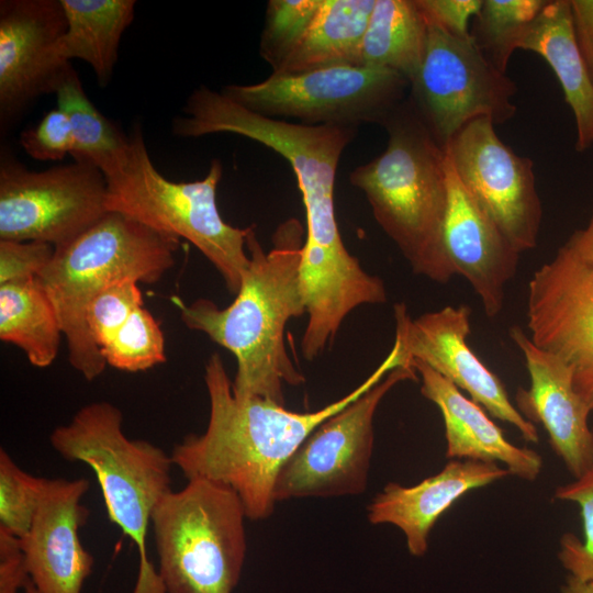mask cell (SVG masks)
I'll return each instance as SVG.
<instances>
[{
  "mask_svg": "<svg viewBox=\"0 0 593 593\" xmlns=\"http://www.w3.org/2000/svg\"><path fill=\"white\" fill-rule=\"evenodd\" d=\"M191 124L199 137L232 133L256 141L291 166L306 217L300 280L307 323L301 353L306 360L317 358L355 309L388 301L382 279L363 270L345 247L335 217L336 171L357 127L306 125L264 116L212 89L197 99Z\"/></svg>",
  "mask_w": 593,
  "mask_h": 593,
  "instance_id": "obj_1",
  "label": "cell"
},
{
  "mask_svg": "<svg viewBox=\"0 0 593 593\" xmlns=\"http://www.w3.org/2000/svg\"><path fill=\"white\" fill-rule=\"evenodd\" d=\"M399 367L392 348L381 365L356 389L314 412H293L261 396L238 398L219 353L208 359L204 382L210 416L203 434H190L170 457L184 477L203 478L230 486L246 516L268 518L275 510L278 474L300 445L327 418Z\"/></svg>",
  "mask_w": 593,
  "mask_h": 593,
  "instance_id": "obj_2",
  "label": "cell"
},
{
  "mask_svg": "<svg viewBox=\"0 0 593 593\" xmlns=\"http://www.w3.org/2000/svg\"><path fill=\"white\" fill-rule=\"evenodd\" d=\"M305 231L298 219L279 224L272 248L265 251L255 225L246 247L249 266L234 301L224 309L209 299L176 300L182 323L230 350L237 360L232 389L238 398L261 396L283 405V385L304 377L290 359L284 331L289 320L306 313L300 280Z\"/></svg>",
  "mask_w": 593,
  "mask_h": 593,
  "instance_id": "obj_3",
  "label": "cell"
},
{
  "mask_svg": "<svg viewBox=\"0 0 593 593\" xmlns=\"http://www.w3.org/2000/svg\"><path fill=\"white\" fill-rule=\"evenodd\" d=\"M385 149L356 167L350 183L363 192L374 220L412 271L438 283L456 273L443 232L448 204L446 150L406 98L382 124Z\"/></svg>",
  "mask_w": 593,
  "mask_h": 593,
  "instance_id": "obj_4",
  "label": "cell"
},
{
  "mask_svg": "<svg viewBox=\"0 0 593 593\" xmlns=\"http://www.w3.org/2000/svg\"><path fill=\"white\" fill-rule=\"evenodd\" d=\"M179 244L176 236L109 211L78 237L55 248L37 280L56 311L69 363L87 381L107 367L87 326L90 302L120 280L159 281L174 267Z\"/></svg>",
  "mask_w": 593,
  "mask_h": 593,
  "instance_id": "obj_5",
  "label": "cell"
},
{
  "mask_svg": "<svg viewBox=\"0 0 593 593\" xmlns=\"http://www.w3.org/2000/svg\"><path fill=\"white\" fill-rule=\"evenodd\" d=\"M123 414L107 401L83 405L49 436L68 461L88 465L100 485L111 522L136 547L138 573L132 593H167L147 550V534L158 502L171 490L170 455L123 432Z\"/></svg>",
  "mask_w": 593,
  "mask_h": 593,
  "instance_id": "obj_6",
  "label": "cell"
},
{
  "mask_svg": "<svg viewBox=\"0 0 593 593\" xmlns=\"http://www.w3.org/2000/svg\"><path fill=\"white\" fill-rule=\"evenodd\" d=\"M109 211L125 214L156 231L194 245L236 294L249 266L246 238L251 226L235 227L219 211L216 191L223 175L214 159L203 179L175 182L152 161L139 126L128 135L122 156L104 174Z\"/></svg>",
  "mask_w": 593,
  "mask_h": 593,
  "instance_id": "obj_7",
  "label": "cell"
},
{
  "mask_svg": "<svg viewBox=\"0 0 593 593\" xmlns=\"http://www.w3.org/2000/svg\"><path fill=\"white\" fill-rule=\"evenodd\" d=\"M245 508L227 485L189 479L156 505L152 523L167 593H233L246 557Z\"/></svg>",
  "mask_w": 593,
  "mask_h": 593,
  "instance_id": "obj_8",
  "label": "cell"
},
{
  "mask_svg": "<svg viewBox=\"0 0 593 593\" xmlns=\"http://www.w3.org/2000/svg\"><path fill=\"white\" fill-rule=\"evenodd\" d=\"M410 81L387 68L345 65L289 75L271 74L249 85H226L221 93L268 118L306 125H382L406 99Z\"/></svg>",
  "mask_w": 593,
  "mask_h": 593,
  "instance_id": "obj_9",
  "label": "cell"
},
{
  "mask_svg": "<svg viewBox=\"0 0 593 593\" xmlns=\"http://www.w3.org/2000/svg\"><path fill=\"white\" fill-rule=\"evenodd\" d=\"M516 92V83L486 59L472 38L428 25L425 54L410 82L409 99L441 147L475 119L494 124L511 120L517 111Z\"/></svg>",
  "mask_w": 593,
  "mask_h": 593,
  "instance_id": "obj_10",
  "label": "cell"
},
{
  "mask_svg": "<svg viewBox=\"0 0 593 593\" xmlns=\"http://www.w3.org/2000/svg\"><path fill=\"white\" fill-rule=\"evenodd\" d=\"M107 195V179L91 164L30 170L2 153L0 239L66 245L109 212Z\"/></svg>",
  "mask_w": 593,
  "mask_h": 593,
  "instance_id": "obj_11",
  "label": "cell"
},
{
  "mask_svg": "<svg viewBox=\"0 0 593 593\" xmlns=\"http://www.w3.org/2000/svg\"><path fill=\"white\" fill-rule=\"evenodd\" d=\"M406 380H417L413 365L392 369L317 426L281 468L275 485L276 502L365 492L374 443V414L387 393Z\"/></svg>",
  "mask_w": 593,
  "mask_h": 593,
  "instance_id": "obj_12",
  "label": "cell"
},
{
  "mask_svg": "<svg viewBox=\"0 0 593 593\" xmlns=\"http://www.w3.org/2000/svg\"><path fill=\"white\" fill-rule=\"evenodd\" d=\"M480 118L467 123L445 147L461 184L522 254L537 246L542 205L534 161L517 155Z\"/></svg>",
  "mask_w": 593,
  "mask_h": 593,
  "instance_id": "obj_13",
  "label": "cell"
},
{
  "mask_svg": "<svg viewBox=\"0 0 593 593\" xmlns=\"http://www.w3.org/2000/svg\"><path fill=\"white\" fill-rule=\"evenodd\" d=\"M394 344L402 365L422 361L455 384L493 417L513 425L528 443H538L535 424L510 400L502 380L468 345L471 310L447 305L412 318L404 303L393 306Z\"/></svg>",
  "mask_w": 593,
  "mask_h": 593,
  "instance_id": "obj_14",
  "label": "cell"
},
{
  "mask_svg": "<svg viewBox=\"0 0 593 593\" xmlns=\"http://www.w3.org/2000/svg\"><path fill=\"white\" fill-rule=\"evenodd\" d=\"M530 340L561 359L593 412V264L564 245L528 282Z\"/></svg>",
  "mask_w": 593,
  "mask_h": 593,
  "instance_id": "obj_15",
  "label": "cell"
},
{
  "mask_svg": "<svg viewBox=\"0 0 593 593\" xmlns=\"http://www.w3.org/2000/svg\"><path fill=\"white\" fill-rule=\"evenodd\" d=\"M67 27L60 0L0 2V125L8 128L37 98L55 93L70 63L57 55Z\"/></svg>",
  "mask_w": 593,
  "mask_h": 593,
  "instance_id": "obj_16",
  "label": "cell"
},
{
  "mask_svg": "<svg viewBox=\"0 0 593 593\" xmlns=\"http://www.w3.org/2000/svg\"><path fill=\"white\" fill-rule=\"evenodd\" d=\"M508 335L522 351L530 379L528 389H517L515 406L527 421L545 427L551 449L573 479L580 478L593 468L592 411L574 388L572 370L537 347L519 325Z\"/></svg>",
  "mask_w": 593,
  "mask_h": 593,
  "instance_id": "obj_17",
  "label": "cell"
},
{
  "mask_svg": "<svg viewBox=\"0 0 593 593\" xmlns=\"http://www.w3.org/2000/svg\"><path fill=\"white\" fill-rule=\"evenodd\" d=\"M88 479H45L27 535L20 539L30 579L40 593H81L94 558L83 548L79 528L89 511L80 501Z\"/></svg>",
  "mask_w": 593,
  "mask_h": 593,
  "instance_id": "obj_18",
  "label": "cell"
},
{
  "mask_svg": "<svg viewBox=\"0 0 593 593\" xmlns=\"http://www.w3.org/2000/svg\"><path fill=\"white\" fill-rule=\"evenodd\" d=\"M448 204L444 247L456 275L467 279L488 317L503 309L505 287L517 272L521 253L461 184L446 154Z\"/></svg>",
  "mask_w": 593,
  "mask_h": 593,
  "instance_id": "obj_19",
  "label": "cell"
},
{
  "mask_svg": "<svg viewBox=\"0 0 593 593\" xmlns=\"http://www.w3.org/2000/svg\"><path fill=\"white\" fill-rule=\"evenodd\" d=\"M510 475L497 463L451 459L436 474L412 486L388 483L367 507L373 525L390 524L405 536L409 552L422 557L439 517L468 492Z\"/></svg>",
  "mask_w": 593,
  "mask_h": 593,
  "instance_id": "obj_20",
  "label": "cell"
},
{
  "mask_svg": "<svg viewBox=\"0 0 593 593\" xmlns=\"http://www.w3.org/2000/svg\"><path fill=\"white\" fill-rule=\"evenodd\" d=\"M412 365L421 377L422 395L441 413L447 458L500 463L529 482L538 478L542 459L537 451L512 444L481 405L427 365Z\"/></svg>",
  "mask_w": 593,
  "mask_h": 593,
  "instance_id": "obj_21",
  "label": "cell"
},
{
  "mask_svg": "<svg viewBox=\"0 0 593 593\" xmlns=\"http://www.w3.org/2000/svg\"><path fill=\"white\" fill-rule=\"evenodd\" d=\"M518 49L539 55L551 68L575 122V150L593 145V82L579 51L570 0H547Z\"/></svg>",
  "mask_w": 593,
  "mask_h": 593,
  "instance_id": "obj_22",
  "label": "cell"
},
{
  "mask_svg": "<svg viewBox=\"0 0 593 593\" xmlns=\"http://www.w3.org/2000/svg\"><path fill=\"white\" fill-rule=\"evenodd\" d=\"M376 0H323L301 41L271 74L360 65L362 40Z\"/></svg>",
  "mask_w": 593,
  "mask_h": 593,
  "instance_id": "obj_23",
  "label": "cell"
},
{
  "mask_svg": "<svg viewBox=\"0 0 593 593\" xmlns=\"http://www.w3.org/2000/svg\"><path fill=\"white\" fill-rule=\"evenodd\" d=\"M67 27L57 44L58 57L86 61L100 87L113 75L123 33L135 15V0H60Z\"/></svg>",
  "mask_w": 593,
  "mask_h": 593,
  "instance_id": "obj_24",
  "label": "cell"
},
{
  "mask_svg": "<svg viewBox=\"0 0 593 593\" xmlns=\"http://www.w3.org/2000/svg\"><path fill=\"white\" fill-rule=\"evenodd\" d=\"M427 33L416 0H376L359 64L391 69L411 82L423 60Z\"/></svg>",
  "mask_w": 593,
  "mask_h": 593,
  "instance_id": "obj_25",
  "label": "cell"
},
{
  "mask_svg": "<svg viewBox=\"0 0 593 593\" xmlns=\"http://www.w3.org/2000/svg\"><path fill=\"white\" fill-rule=\"evenodd\" d=\"M63 331L37 278L0 284V339L21 349L31 365L49 367L58 356Z\"/></svg>",
  "mask_w": 593,
  "mask_h": 593,
  "instance_id": "obj_26",
  "label": "cell"
},
{
  "mask_svg": "<svg viewBox=\"0 0 593 593\" xmlns=\"http://www.w3.org/2000/svg\"><path fill=\"white\" fill-rule=\"evenodd\" d=\"M55 94L57 108L67 115L71 126L70 156L104 174L126 149L128 136L90 101L74 67L67 71Z\"/></svg>",
  "mask_w": 593,
  "mask_h": 593,
  "instance_id": "obj_27",
  "label": "cell"
},
{
  "mask_svg": "<svg viewBox=\"0 0 593 593\" xmlns=\"http://www.w3.org/2000/svg\"><path fill=\"white\" fill-rule=\"evenodd\" d=\"M547 0H483L471 38L486 59L506 72L513 53Z\"/></svg>",
  "mask_w": 593,
  "mask_h": 593,
  "instance_id": "obj_28",
  "label": "cell"
},
{
  "mask_svg": "<svg viewBox=\"0 0 593 593\" xmlns=\"http://www.w3.org/2000/svg\"><path fill=\"white\" fill-rule=\"evenodd\" d=\"M111 367L137 372L165 362V337L158 321L143 305L136 309L101 348Z\"/></svg>",
  "mask_w": 593,
  "mask_h": 593,
  "instance_id": "obj_29",
  "label": "cell"
},
{
  "mask_svg": "<svg viewBox=\"0 0 593 593\" xmlns=\"http://www.w3.org/2000/svg\"><path fill=\"white\" fill-rule=\"evenodd\" d=\"M323 0H270L259 41V54L275 70L303 37Z\"/></svg>",
  "mask_w": 593,
  "mask_h": 593,
  "instance_id": "obj_30",
  "label": "cell"
},
{
  "mask_svg": "<svg viewBox=\"0 0 593 593\" xmlns=\"http://www.w3.org/2000/svg\"><path fill=\"white\" fill-rule=\"evenodd\" d=\"M553 496L579 506L583 528L582 539L572 533L561 536L559 561L569 577L593 581V468L572 482L559 485Z\"/></svg>",
  "mask_w": 593,
  "mask_h": 593,
  "instance_id": "obj_31",
  "label": "cell"
},
{
  "mask_svg": "<svg viewBox=\"0 0 593 593\" xmlns=\"http://www.w3.org/2000/svg\"><path fill=\"white\" fill-rule=\"evenodd\" d=\"M45 478L21 469L3 448L0 449V527L24 538L37 511Z\"/></svg>",
  "mask_w": 593,
  "mask_h": 593,
  "instance_id": "obj_32",
  "label": "cell"
},
{
  "mask_svg": "<svg viewBox=\"0 0 593 593\" xmlns=\"http://www.w3.org/2000/svg\"><path fill=\"white\" fill-rule=\"evenodd\" d=\"M142 305L138 282L132 279L112 283L90 302L86 313L87 326L100 350Z\"/></svg>",
  "mask_w": 593,
  "mask_h": 593,
  "instance_id": "obj_33",
  "label": "cell"
},
{
  "mask_svg": "<svg viewBox=\"0 0 593 593\" xmlns=\"http://www.w3.org/2000/svg\"><path fill=\"white\" fill-rule=\"evenodd\" d=\"M20 145L37 160H61L72 152V131L67 115L58 108L48 111L33 127L21 133Z\"/></svg>",
  "mask_w": 593,
  "mask_h": 593,
  "instance_id": "obj_34",
  "label": "cell"
},
{
  "mask_svg": "<svg viewBox=\"0 0 593 593\" xmlns=\"http://www.w3.org/2000/svg\"><path fill=\"white\" fill-rule=\"evenodd\" d=\"M54 253L55 247L44 242L0 239V284L37 278Z\"/></svg>",
  "mask_w": 593,
  "mask_h": 593,
  "instance_id": "obj_35",
  "label": "cell"
},
{
  "mask_svg": "<svg viewBox=\"0 0 593 593\" xmlns=\"http://www.w3.org/2000/svg\"><path fill=\"white\" fill-rule=\"evenodd\" d=\"M483 0H416L428 25L459 37L471 38L469 23Z\"/></svg>",
  "mask_w": 593,
  "mask_h": 593,
  "instance_id": "obj_36",
  "label": "cell"
},
{
  "mask_svg": "<svg viewBox=\"0 0 593 593\" xmlns=\"http://www.w3.org/2000/svg\"><path fill=\"white\" fill-rule=\"evenodd\" d=\"M29 580L20 538L0 527V593H19Z\"/></svg>",
  "mask_w": 593,
  "mask_h": 593,
  "instance_id": "obj_37",
  "label": "cell"
},
{
  "mask_svg": "<svg viewBox=\"0 0 593 593\" xmlns=\"http://www.w3.org/2000/svg\"><path fill=\"white\" fill-rule=\"evenodd\" d=\"M579 51L593 82V0H570Z\"/></svg>",
  "mask_w": 593,
  "mask_h": 593,
  "instance_id": "obj_38",
  "label": "cell"
},
{
  "mask_svg": "<svg viewBox=\"0 0 593 593\" xmlns=\"http://www.w3.org/2000/svg\"><path fill=\"white\" fill-rule=\"evenodd\" d=\"M564 246L578 257L593 264V210L586 225L575 231Z\"/></svg>",
  "mask_w": 593,
  "mask_h": 593,
  "instance_id": "obj_39",
  "label": "cell"
},
{
  "mask_svg": "<svg viewBox=\"0 0 593 593\" xmlns=\"http://www.w3.org/2000/svg\"><path fill=\"white\" fill-rule=\"evenodd\" d=\"M561 593H593V581H580L568 575Z\"/></svg>",
  "mask_w": 593,
  "mask_h": 593,
  "instance_id": "obj_40",
  "label": "cell"
},
{
  "mask_svg": "<svg viewBox=\"0 0 593 593\" xmlns=\"http://www.w3.org/2000/svg\"><path fill=\"white\" fill-rule=\"evenodd\" d=\"M23 593H40V592L36 590V588L34 586V584L32 583L30 579L23 589Z\"/></svg>",
  "mask_w": 593,
  "mask_h": 593,
  "instance_id": "obj_41",
  "label": "cell"
}]
</instances>
